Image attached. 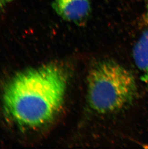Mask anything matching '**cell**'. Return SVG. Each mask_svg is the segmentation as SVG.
Here are the masks:
<instances>
[{
    "mask_svg": "<svg viewBox=\"0 0 148 149\" xmlns=\"http://www.w3.org/2000/svg\"><path fill=\"white\" fill-rule=\"evenodd\" d=\"M53 8L63 19L80 24L87 20L91 12V0H53Z\"/></svg>",
    "mask_w": 148,
    "mask_h": 149,
    "instance_id": "3",
    "label": "cell"
},
{
    "mask_svg": "<svg viewBox=\"0 0 148 149\" xmlns=\"http://www.w3.org/2000/svg\"><path fill=\"white\" fill-rule=\"evenodd\" d=\"M143 21H144V24L146 25H148V0L147 1V6H146V11L145 12V14L144 15L143 17Z\"/></svg>",
    "mask_w": 148,
    "mask_h": 149,
    "instance_id": "6",
    "label": "cell"
},
{
    "mask_svg": "<svg viewBox=\"0 0 148 149\" xmlns=\"http://www.w3.org/2000/svg\"><path fill=\"white\" fill-rule=\"evenodd\" d=\"M67 82L66 72L55 64L20 73L4 91L6 110L21 125L37 127L47 124L62 107Z\"/></svg>",
    "mask_w": 148,
    "mask_h": 149,
    "instance_id": "1",
    "label": "cell"
},
{
    "mask_svg": "<svg viewBox=\"0 0 148 149\" xmlns=\"http://www.w3.org/2000/svg\"><path fill=\"white\" fill-rule=\"evenodd\" d=\"M137 92L131 72L116 62L105 61L91 70L88 93L91 108L98 113H111L129 105Z\"/></svg>",
    "mask_w": 148,
    "mask_h": 149,
    "instance_id": "2",
    "label": "cell"
},
{
    "mask_svg": "<svg viewBox=\"0 0 148 149\" xmlns=\"http://www.w3.org/2000/svg\"><path fill=\"white\" fill-rule=\"evenodd\" d=\"M133 58L148 89V30L143 32L134 45Z\"/></svg>",
    "mask_w": 148,
    "mask_h": 149,
    "instance_id": "4",
    "label": "cell"
},
{
    "mask_svg": "<svg viewBox=\"0 0 148 149\" xmlns=\"http://www.w3.org/2000/svg\"><path fill=\"white\" fill-rule=\"evenodd\" d=\"M12 0H0V11L4 8Z\"/></svg>",
    "mask_w": 148,
    "mask_h": 149,
    "instance_id": "5",
    "label": "cell"
}]
</instances>
